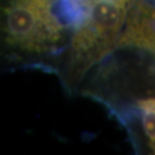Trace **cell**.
<instances>
[{
	"mask_svg": "<svg viewBox=\"0 0 155 155\" xmlns=\"http://www.w3.org/2000/svg\"><path fill=\"white\" fill-rule=\"evenodd\" d=\"M2 12L5 40L13 47L40 53L61 39L62 31L51 16L50 0H6Z\"/></svg>",
	"mask_w": 155,
	"mask_h": 155,
	"instance_id": "2",
	"label": "cell"
},
{
	"mask_svg": "<svg viewBox=\"0 0 155 155\" xmlns=\"http://www.w3.org/2000/svg\"><path fill=\"white\" fill-rule=\"evenodd\" d=\"M154 52H155V51H154ZM154 54H155V53H154Z\"/></svg>",
	"mask_w": 155,
	"mask_h": 155,
	"instance_id": "5",
	"label": "cell"
},
{
	"mask_svg": "<svg viewBox=\"0 0 155 155\" xmlns=\"http://www.w3.org/2000/svg\"><path fill=\"white\" fill-rule=\"evenodd\" d=\"M137 106L143 113V127L145 134L155 153V97L138 100Z\"/></svg>",
	"mask_w": 155,
	"mask_h": 155,
	"instance_id": "4",
	"label": "cell"
},
{
	"mask_svg": "<svg viewBox=\"0 0 155 155\" xmlns=\"http://www.w3.org/2000/svg\"><path fill=\"white\" fill-rule=\"evenodd\" d=\"M130 5L99 0L91 6L85 22L75 30L70 45L69 71L77 78L117 47Z\"/></svg>",
	"mask_w": 155,
	"mask_h": 155,
	"instance_id": "1",
	"label": "cell"
},
{
	"mask_svg": "<svg viewBox=\"0 0 155 155\" xmlns=\"http://www.w3.org/2000/svg\"><path fill=\"white\" fill-rule=\"evenodd\" d=\"M92 5L91 0H50V13L62 32L75 31L87 18Z\"/></svg>",
	"mask_w": 155,
	"mask_h": 155,
	"instance_id": "3",
	"label": "cell"
}]
</instances>
